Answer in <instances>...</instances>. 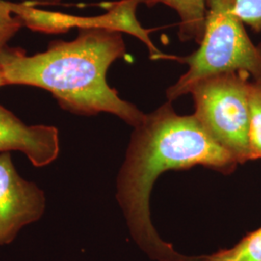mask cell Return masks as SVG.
<instances>
[{"label":"cell","instance_id":"obj_13","mask_svg":"<svg viewBox=\"0 0 261 261\" xmlns=\"http://www.w3.org/2000/svg\"><path fill=\"white\" fill-rule=\"evenodd\" d=\"M22 3L28 5H35V4H42V5H58L62 2V0H21Z\"/></svg>","mask_w":261,"mask_h":261},{"label":"cell","instance_id":"obj_7","mask_svg":"<svg viewBox=\"0 0 261 261\" xmlns=\"http://www.w3.org/2000/svg\"><path fill=\"white\" fill-rule=\"evenodd\" d=\"M59 149L55 126H29L0 105V153L20 151L34 167L43 168L56 161Z\"/></svg>","mask_w":261,"mask_h":261},{"label":"cell","instance_id":"obj_14","mask_svg":"<svg viewBox=\"0 0 261 261\" xmlns=\"http://www.w3.org/2000/svg\"><path fill=\"white\" fill-rule=\"evenodd\" d=\"M4 85H8V84H7L5 75H4L3 69H2V67L0 65V87H2V86H4Z\"/></svg>","mask_w":261,"mask_h":261},{"label":"cell","instance_id":"obj_6","mask_svg":"<svg viewBox=\"0 0 261 261\" xmlns=\"http://www.w3.org/2000/svg\"><path fill=\"white\" fill-rule=\"evenodd\" d=\"M46 205L44 191L19 176L10 152L0 153V245L10 244L22 227L40 220Z\"/></svg>","mask_w":261,"mask_h":261},{"label":"cell","instance_id":"obj_9","mask_svg":"<svg viewBox=\"0 0 261 261\" xmlns=\"http://www.w3.org/2000/svg\"><path fill=\"white\" fill-rule=\"evenodd\" d=\"M200 261H261V227L247 234L233 248L200 256Z\"/></svg>","mask_w":261,"mask_h":261},{"label":"cell","instance_id":"obj_10","mask_svg":"<svg viewBox=\"0 0 261 261\" xmlns=\"http://www.w3.org/2000/svg\"><path fill=\"white\" fill-rule=\"evenodd\" d=\"M250 103V148L252 160L261 159V83L251 82Z\"/></svg>","mask_w":261,"mask_h":261},{"label":"cell","instance_id":"obj_12","mask_svg":"<svg viewBox=\"0 0 261 261\" xmlns=\"http://www.w3.org/2000/svg\"><path fill=\"white\" fill-rule=\"evenodd\" d=\"M21 27L23 24L12 12L9 1L0 0V50L7 47L11 39L19 32Z\"/></svg>","mask_w":261,"mask_h":261},{"label":"cell","instance_id":"obj_8","mask_svg":"<svg viewBox=\"0 0 261 261\" xmlns=\"http://www.w3.org/2000/svg\"><path fill=\"white\" fill-rule=\"evenodd\" d=\"M140 2L148 6L163 3L175 10L180 18V40L201 43L205 30L206 0H140Z\"/></svg>","mask_w":261,"mask_h":261},{"label":"cell","instance_id":"obj_3","mask_svg":"<svg viewBox=\"0 0 261 261\" xmlns=\"http://www.w3.org/2000/svg\"><path fill=\"white\" fill-rule=\"evenodd\" d=\"M233 0H206L204 35L193 55L176 58L189 66L186 74L167 91L168 102L190 93L199 81L244 72L261 83V44L255 46L232 11Z\"/></svg>","mask_w":261,"mask_h":261},{"label":"cell","instance_id":"obj_5","mask_svg":"<svg viewBox=\"0 0 261 261\" xmlns=\"http://www.w3.org/2000/svg\"><path fill=\"white\" fill-rule=\"evenodd\" d=\"M140 0H121L108 4L107 14L98 17H75L71 15L53 13L35 9L25 3L10 2L12 12L28 28L46 33H62L71 28H102L126 32L140 39L149 49L153 59L167 57L151 41L149 31L140 25L136 17Z\"/></svg>","mask_w":261,"mask_h":261},{"label":"cell","instance_id":"obj_11","mask_svg":"<svg viewBox=\"0 0 261 261\" xmlns=\"http://www.w3.org/2000/svg\"><path fill=\"white\" fill-rule=\"evenodd\" d=\"M232 11L242 23L261 31V0H233Z\"/></svg>","mask_w":261,"mask_h":261},{"label":"cell","instance_id":"obj_2","mask_svg":"<svg viewBox=\"0 0 261 261\" xmlns=\"http://www.w3.org/2000/svg\"><path fill=\"white\" fill-rule=\"evenodd\" d=\"M125 55L122 32L81 28L73 41H54L47 50L32 56L7 46L0 50V65L8 85L45 89L65 111L80 115L107 112L136 128L146 114L122 100L107 82L109 68Z\"/></svg>","mask_w":261,"mask_h":261},{"label":"cell","instance_id":"obj_4","mask_svg":"<svg viewBox=\"0 0 261 261\" xmlns=\"http://www.w3.org/2000/svg\"><path fill=\"white\" fill-rule=\"evenodd\" d=\"M249 77L244 72L213 75L196 83L190 91L195 101V117L238 164L252 160Z\"/></svg>","mask_w":261,"mask_h":261},{"label":"cell","instance_id":"obj_1","mask_svg":"<svg viewBox=\"0 0 261 261\" xmlns=\"http://www.w3.org/2000/svg\"><path fill=\"white\" fill-rule=\"evenodd\" d=\"M196 165L230 173L238 162L194 114L178 115L168 102L135 128L117 177L116 198L134 239L158 260L195 261V257L179 254L159 237L150 220L149 197L161 173Z\"/></svg>","mask_w":261,"mask_h":261}]
</instances>
